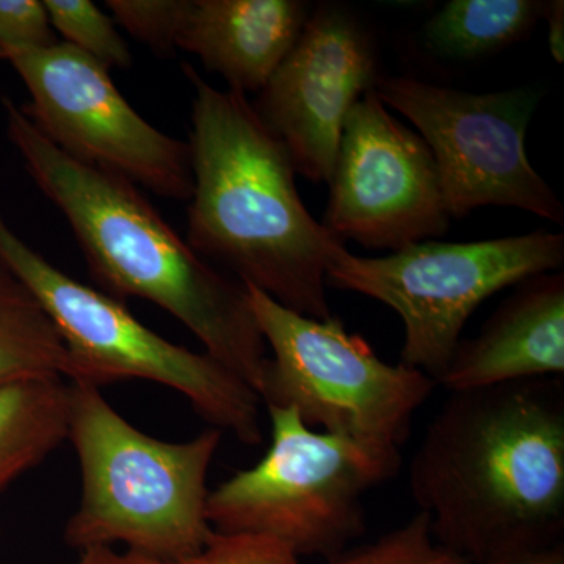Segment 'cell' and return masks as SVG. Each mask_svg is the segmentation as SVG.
<instances>
[{
	"instance_id": "1",
	"label": "cell",
	"mask_w": 564,
	"mask_h": 564,
	"mask_svg": "<svg viewBox=\"0 0 564 564\" xmlns=\"http://www.w3.org/2000/svg\"><path fill=\"white\" fill-rule=\"evenodd\" d=\"M441 547L473 564L563 543L564 383L451 392L410 466Z\"/></svg>"
},
{
	"instance_id": "22",
	"label": "cell",
	"mask_w": 564,
	"mask_h": 564,
	"mask_svg": "<svg viewBox=\"0 0 564 564\" xmlns=\"http://www.w3.org/2000/svg\"><path fill=\"white\" fill-rule=\"evenodd\" d=\"M57 43L40 0H0V47H46Z\"/></svg>"
},
{
	"instance_id": "16",
	"label": "cell",
	"mask_w": 564,
	"mask_h": 564,
	"mask_svg": "<svg viewBox=\"0 0 564 564\" xmlns=\"http://www.w3.org/2000/svg\"><path fill=\"white\" fill-rule=\"evenodd\" d=\"M536 0H452L423 28L426 46L455 61H473L524 39L541 20Z\"/></svg>"
},
{
	"instance_id": "10",
	"label": "cell",
	"mask_w": 564,
	"mask_h": 564,
	"mask_svg": "<svg viewBox=\"0 0 564 564\" xmlns=\"http://www.w3.org/2000/svg\"><path fill=\"white\" fill-rule=\"evenodd\" d=\"M3 52L32 96L21 109L58 150L162 198L191 202L188 143L141 118L101 63L58 41Z\"/></svg>"
},
{
	"instance_id": "19",
	"label": "cell",
	"mask_w": 564,
	"mask_h": 564,
	"mask_svg": "<svg viewBox=\"0 0 564 564\" xmlns=\"http://www.w3.org/2000/svg\"><path fill=\"white\" fill-rule=\"evenodd\" d=\"M74 564H303L285 545L270 538L250 534L215 533L199 554L181 560L120 552L115 547H95L79 552Z\"/></svg>"
},
{
	"instance_id": "21",
	"label": "cell",
	"mask_w": 564,
	"mask_h": 564,
	"mask_svg": "<svg viewBox=\"0 0 564 564\" xmlns=\"http://www.w3.org/2000/svg\"><path fill=\"white\" fill-rule=\"evenodd\" d=\"M191 0H107L111 20L158 54H172Z\"/></svg>"
},
{
	"instance_id": "13",
	"label": "cell",
	"mask_w": 564,
	"mask_h": 564,
	"mask_svg": "<svg viewBox=\"0 0 564 564\" xmlns=\"http://www.w3.org/2000/svg\"><path fill=\"white\" fill-rule=\"evenodd\" d=\"M564 373V276L544 273L519 284L481 333L459 343L440 383L474 391Z\"/></svg>"
},
{
	"instance_id": "24",
	"label": "cell",
	"mask_w": 564,
	"mask_h": 564,
	"mask_svg": "<svg viewBox=\"0 0 564 564\" xmlns=\"http://www.w3.org/2000/svg\"><path fill=\"white\" fill-rule=\"evenodd\" d=\"M485 564H564V544L540 549V551L519 552L502 556Z\"/></svg>"
},
{
	"instance_id": "25",
	"label": "cell",
	"mask_w": 564,
	"mask_h": 564,
	"mask_svg": "<svg viewBox=\"0 0 564 564\" xmlns=\"http://www.w3.org/2000/svg\"><path fill=\"white\" fill-rule=\"evenodd\" d=\"M2 58H6V52L0 47V61H2Z\"/></svg>"
},
{
	"instance_id": "6",
	"label": "cell",
	"mask_w": 564,
	"mask_h": 564,
	"mask_svg": "<svg viewBox=\"0 0 564 564\" xmlns=\"http://www.w3.org/2000/svg\"><path fill=\"white\" fill-rule=\"evenodd\" d=\"M243 288L272 351L256 391L261 403L293 410L311 429L344 437L399 470L414 414L436 381L402 362H384L334 315L307 317Z\"/></svg>"
},
{
	"instance_id": "4",
	"label": "cell",
	"mask_w": 564,
	"mask_h": 564,
	"mask_svg": "<svg viewBox=\"0 0 564 564\" xmlns=\"http://www.w3.org/2000/svg\"><path fill=\"white\" fill-rule=\"evenodd\" d=\"M223 432L185 443L140 432L93 386L69 383L68 441L82 475L79 507L63 532L68 547H113L161 560L199 554L215 530L207 475Z\"/></svg>"
},
{
	"instance_id": "18",
	"label": "cell",
	"mask_w": 564,
	"mask_h": 564,
	"mask_svg": "<svg viewBox=\"0 0 564 564\" xmlns=\"http://www.w3.org/2000/svg\"><path fill=\"white\" fill-rule=\"evenodd\" d=\"M51 28L61 33L65 43L104 68L128 69L132 52L128 41L118 32L117 24L90 0H44Z\"/></svg>"
},
{
	"instance_id": "9",
	"label": "cell",
	"mask_w": 564,
	"mask_h": 564,
	"mask_svg": "<svg viewBox=\"0 0 564 564\" xmlns=\"http://www.w3.org/2000/svg\"><path fill=\"white\" fill-rule=\"evenodd\" d=\"M373 90L429 144L448 217L463 218L478 207H516L563 225V203L525 151L540 102L533 88L467 93L414 77H378Z\"/></svg>"
},
{
	"instance_id": "23",
	"label": "cell",
	"mask_w": 564,
	"mask_h": 564,
	"mask_svg": "<svg viewBox=\"0 0 564 564\" xmlns=\"http://www.w3.org/2000/svg\"><path fill=\"white\" fill-rule=\"evenodd\" d=\"M541 20L547 22L549 47L552 55L558 63H563L564 57V2L563 0H552L543 2L541 9Z\"/></svg>"
},
{
	"instance_id": "5",
	"label": "cell",
	"mask_w": 564,
	"mask_h": 564,
	"mask_svg": "<svg viewBox=\"0 0 564 564\" xmlns=\"http://www.w3.org/2000/svg\"><path fill=\"white\" fill-rule=\"evenodd\" d=\"M0 269L28 289L65 345L70 384L147 380L180 392L204 421L248 447L262 444L261 400L250 384L206 351L159 336L126 304L52 265L0 215Z\"/></svg>"
},
{
	"instance_id": "12",
	"label": "cell",
	"mask_w": 564,
	"mask_h": 564,
	"mask_svg": "<svg viewBox=\"0 0 564 564\" xmlns=\"http://www.w3.org/2000/svg\"><path fill=\"white\" fill-rule=\"evenodd\" d=\"M377 80L372 36L350 10L326 3L311 11L252 107L284 144L295 173L328 184L345 118Z\"/></svg>"
},
{
	"instance_id": "3",
	"label": "cell",
	"mask_w": 564,
	"mask_h": 564,
	"mask_svg": "<svg viewBox=\"0 0 564 564\" xmlns=\"http://www.w3.org/2000/svg\"><path fill=\"white\" fill-rule=\"evenodd\" d=\"M182 68L195 91L185 242L288 310L333 317L326 265L344 243L304 206L284 144L242 93L217 90L187 63Z\"/></svg>"
},
{
	"instance_id": "7",
	"label": "cell",
	"mask_w": 564,
	"mask_h": 564,
	"mask_svg": "<svg viewBox=\"0 0 564 564\" xmlns=\"http://www.w3.org/2000/svg\"><path fill=\"white\" fill-rule=\"evenodd\" d=\"M267 410L269 452L209 492L207 519L217 533L270 538L299 558L332 562L366 530V492L399 470L344 437L311 429L293 410Z\"/></svg>"
},
{
	"instance_id": "2",
	"label": "cell",
	"mask_w": 564,
	"mask_h": 564,
	"mask_svg": "<svg viewBox=\"0 0 564 564\" xmlns=\"http://www.w3.org/2000/svg\"><path fill=\"white\" fill-rule=\"evenodd\" d=\"M2 104L11 144L68 221L99 291L158 304L258 391L269 355L243 284L196 254L132 182L74 161L21 106Z\"/></svg>"
},
{
	"instance_id": "20",
	"label": "cell",
	"mask_w": 564,
	"mask_h": 564,
	"mask_svg": "<svg viewBox=\"0 0 564 564\" xmlns=\"http://www.w3.org/2000/svg\"><path fill=\"white\" fill-rule=\"evenodd\" d=\"M328 564H473L433 540L426 514L417 511L399 529L373 543L345 551Z\"/></svg>"
},
{
	"instance_id": "17",
	"label": "cell",
	"mask_w": 564,
	"mask_h": 564,
	"mask_svg": "<svg viewBox=\"0 0 564 564\" xmlns=\"http://www.w3.org/2000/svg\"><path fill=\"white\" fill-rule=\"evenodd\" d=\"M66 351L61 334L24 285L0 269V386L62 377Z\"/></svg>"
},
{
	"instance_id": "11",
	"label": "cell",
	"mask_w": 564,
	"mask_h": 564,
	"mask_svg": "<svg viewBox=\"0 0 564 564\" xmlns=\"http://www.w3.org/2000/svg\"><path fill=\"white\" fill-rule=\"evenodd\" d=\"M328 184L322 225L339 242L399 251L444 236L451 225L429 144L375 90L345 118Z\"/></svg>"
},
{
	"instance_id": "8",
	"label": "cell",
	"mask_w": 564,
	"mask_h": 564,
	"mask_svg": "<svg viewBox=\"0 0 564 564\" xmlns=\"http://www.w3.org/2000/svg\"><path fill=\"white\" fill-rule=\"evenodd\" d=\"M563 261V234L545 231L481 242L425 240L383 258H361L339 245L326 265V285L395 311L404 328L400 362L437 384L485 300Z\"/></svg>"
},
{
	"instance_id": "14",
	"label": "cell",
	"mask_w": 564,
	"mask_h": 564,
	"mask_svg": "<svg viewBox=\"0 0 564 564\" xmlns=\"http://www.w3.org/2000/svg\"><path fill=\"white\" fill-rule=\"evenodd\" d=\"M310 14L300 0H191L176 47L247 96L265 87Z\"/></svg>"
},
{
	"instance_id": "15",
	"label": "cell",
	"mask_w": 564,
	"mask_h": 564,
	"mask_svg": "<svg viewBox=\"0 0 564 564\" xmlns=\"http://www.w3.org/2000/svg\"><path fill=\"white\" fill-rule=\"evenodd\" d=\"M69 384L62 377L0 386V497L68 440Z\"/></svg>"
}]
</instances>
